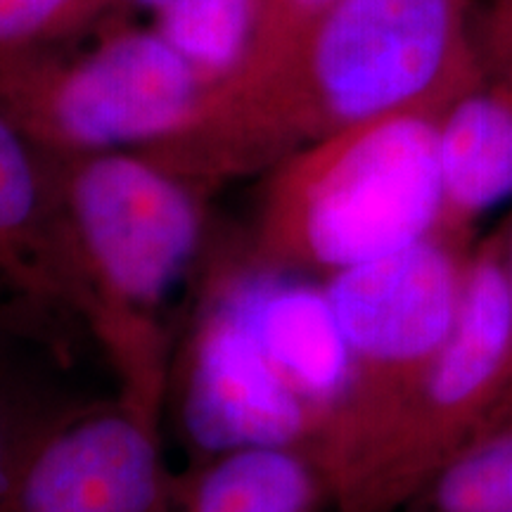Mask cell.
<instances>
[{
    "instance_id": "obj_10",
    "label": "cell",
    "mask_w": 512,
    "mask_h": 512,
    "mask_svg": "<svg viewBox=\"0 0 512 512\" xmlns=\"http://www.w3.org/2000/svg\"><path fill=\"white\" fill-rule=\"evenodd\" d=\"M150 24L207 79L211 91L247 60L259 0H166Z\"/></svg>"
},
{
    "instance_id": "obj_6",
    "label": "cell",
    "mask_w": 512,
    "mask_h": 512,
    "mask_svg": "<svg viewBox=\"0 0 512 512\" xmlns=\"http://www.w3.org/2000/svg\"><path fill=\"white\" fill-rule=\"evenodd\" d=\"M475 245L437 233L323 280L347 347L349 387L311 448L316 467L356 444L439 354L463 306Z\"/></svg>"
},
{
    "instance_id": "obj_18",
    "label": "cell",
    "mask_w": 512,
    "mask_h": 512,
    "mask_svg": "<svg viewBox=\"0 0 512 512\" xmlns=\"http://www.w3.org/2000/svg\"><path fill=\"white\" fill-rule=\"evenodd\" d=\"M171 512H188V510H183V508H178V505H174V510Z\"/></svg>"
},
{
    "instance_id": "obj_16",
    "label": "cell",
    "mask_w": 512,
    "mask_h": 512,
    "mask_svg": "<svg viewBox=\"0 0 512 512\" xmlns=\"http://www.w3.org/2000/svg\"><path fill=\"white\" fill-rule=\"evenodd\" d=\"M498 235H501V249H503V268H505V283H508V297H510V313H512V207L510 214L496 226ZM512 422V356H510V368H508V380H505V392L503 401L498 406V411L491 420L489 430L496 425H505Z\"/></svg>"
},
{
    "instance_id": "obj_3",
    "label": "cell",
    "mask_w": 512,
    "mask_h": 512,
    "mask_svg": "<svg viewBox=\"0 0 512 512\" xmlns=\"http://www.w3.org/2000/svg\"><path fill=\"white\" fill-rule=\"evenodd\" d=\"M444 105L366 121L268 171L247 259L323 283L437 235Z\"/></svg>"
},
{
    "instance_id": "obj_9",
    "label": "cell",
    "mask_w": 512,
    "mask_h": 512,
    "mask_svg": "<svg viewBox=\"0 0 512 512\" xmlns=\"http://www.w3.org/2000/svg\"><path fill=\"white\" fill-rule=\"evenodd\" d=\"M439 233L477 242L491 211L512 207V67L486 62L441 107Z\"/></svg>"
},
{
    "instance_id": "obj_12",
    "label": "cell",
    "mask_w": 512,
    "mask_h": 512,
    "mask_svg": "<svg viewBox=\"0 0 512 512\" xmlns=\"http://www.w3.org/2000/svg\"><path fill=\"white\" fill-rule=\"evenodd\" d=\"M401 512H512V422L479 434Z\"/></svg>"
},
{
    "instance_id": "obj_17",
    "label": "cell",
    "mask_w": 512,
    "mask_h": 512,
    "mask_svg": "<svg viewBox=\"0 0 512 512\" xmlns=\"http://www.w3.org/2000/svg\"><path fill=\"white\" fill-rule=\"evenodd\" d=\"M166 0H112V17H128V15H152L162 8Z\"/></svg>"
},
{
    "instance_id": "obj_11",
    "label": "cell",
    "mask_w": 512,
    "mask_h": 512,
    "mask_svg": "<svg viewBox=\"0 0 512 512\" xmlns=\"http://www.w3.org/2000/svg\"><path fill=\"white\" fill-rule=\"evenodd\" d=\"M34 361L53 363L27 344L0 337V512H10L31 451L69 413L43 392Z\"/></svg>"
},
{
    "instance_id": "obj_15",
    "label": "cell",
    "mask_w": 512,
    "mask_h": 512,
    "mask_svg": "<svg viewBox=\"0 0 512 512\" xmlns=\"http://www.w3.org/2000/svg\"><path fill=\"white\" fill-rule=\"evenodd\" d=\"M479 55L512 67V0H479Z\"/></svg>"
},
{
    "instance_id": "obj_1",
    "label": "cell",
    "mask_w": 512,
    "mask_h": 512,
    "mask_svg": "<svg viewBox=\"0 0 512 512\" xmlns=\"http://www.w3.org/2000/svg\"><path fill=\"white\" fill-rule=\"evenodd\" d=\"M479 0H337L190 121L136 150L202 195L320 140L451 98L479 67Z\"/></svg>"
},
{
    "instance_id": "obj_5",
    "label": "cell",
    "mask_w": 512,
    "mask_h": 512,
    "mask_svg": "<svg viewBox=\"0 0 512 512\" xmlns=\"http://www.w3.org/2000/svg\"><path fill=\"white\" fill-rule=\"evenodd\" d=\"M0 57V110L55 157L143 150L190 121L209 83L152 24Z\"/></svg>"
},
{
    "instance_id": "obj_8",
    "label": "cell",
    "mask_w": 512,
    "mask_h": 512,
    "mask_svg": "<svg viewBox=\"0 0 512 512\" xmlns=\"http://www.w3.org/2000/svg\"><path fill=\"white\" fill-rule=\"evenodd\" d=\"M159 425L128 408H74L38 441L10 512H171Z\"/></svg>"
},
{
    "instance_id": "obj_7",
    "label": "cell",
    "mask_w": 512,
    "mask_h": 512,
    "mask_svg": "<svg viewBox=\"0 0 512 512\" xmlns=\"http://www.w3.org/2000/svg\"><path fill=\"white\" fill-rule=\"evenodd\" d=\"M0 337L67 368L95 309L64 223L57 159L0 110Z\"/></svg>"
},
{
    "instance_id": "obj_14",
    "label": "cell",
    "mask_w": 512,
    "mask_h": 512,
    "mask_svg": "<svg viewBox=\"0 0 512 512\" xmlns=\"http://www.w3.org/2000/svg\"><path fill=\"white\" fill-rule=\"evenodd\" d=\"M332 3H337V0H259V24H256L254 43L249 48L247 60L235 74L266 60L275 48L283 46L294 31L304 27L318 12L330 8Z\"/></svg>"
},
{
    "instance_id": "obj_4",
    "label": "cell",
    "mask_w": 512,
    "mask_h": 512,
    "mask_svg": "<svg viewBox=\"0 0 512 512\" xmlns=\"http://www.w3.org/2000/svg\"><path fill=\"white\" fill-rule=\"evenodd\" d=\"M512 356L501 235H479L446 344L394 406L320 465L332 512H401L467 444L489 430Z\"/></svg>"
},
{
    "instance_id": "obj_2",
    "label": "cell",
    "mask_w": 512,
    "mask_h": 512,
    "mask_svg": "<svg viewBox=\"0 0 512 512\" xmlns=\"http://www.w3.org/2000/svg\"><path fill=\"white\" fill-rule=\"evenodd\" d=\"M57 159L69 238L95 309V344L119 403L159 425L166 356L162 311L202 247L207 195L136 150Z\"/></svg>"
},
{
    "instance_id": "obj_13",
    "label": "cell",
    "mask_w": 512,
    "mask_h": 512,
    "mask_svg": "<svg viewBox=\"0 0 512 512\" xmlns=\"http://www.w3.org/2000/svg\"><path fill=\"white\" fill-rule=\"evenodd\" d=\"M112 17V0H0V57L88 36Z\"/></svg>"
}]
</instances>
